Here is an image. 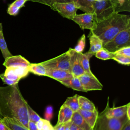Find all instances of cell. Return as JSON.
<instances>
[{
  "mask_svg": "<svg viewBox=\"0 0 130 130\" xmlns=\"http://www.w3.org/2000/svg\"><path fill=\"white\" fill-rule=\"evenodd\" d=\"M27 105L18 84L0 86V113L3 117L14 118L28 128L29 118Z\"/></svg>",
  "mask_w": 130,
  "mask_h": 130,
  "instance_id": "obj_1",
  "label": "cell"
},
{
  "mask_svg": "<svg viewBox=\"0 0 130 130\" xmlns=\"http://www.w3.org/2000/svg\"><path fill=\"white\" fill-rule=\"evenodd\" d=\"M129 26V16L115 13L109 18L98 23L92 32L102 40L104 46L120 31Z\"/></svg>",
  "mask_w": 130,
  "mask_h": 130,
  "instance_id": "obj_2",
  "label": "cell"
},
{
  "mask_svg": "<svg viewBox=\"0 0 130 130\" xmlns=\"http://www.w3.org/2000/svg\"><path fill=\"white\" fill-rule=\"evenodd\" d=\"M129 120L126 116L121 118H109L99 114L93 130H122Z\"/></svg>",
  "mask_w": 130,
  "mask_h": 130,
  "instance_id": "obj_3",
  "label": "cell"
},
{
  "mask_svg": "<svg viewBox=\"0 0 130 130\" xmlns=\"http://www.w3.org/2000/svg\"><path fill=\"white\" fill-rule=\"evenodd\" d=\"M130 46V26L120 31L111 40L103 46V48L111 52H115L118 50Z\"/></svg>",
  "mask_w": 130,
  "mask_h": 130,
  "instance_id": "obj_4",
  "label": "cell"
},
{
  "mask_svg": "<svg viewBox=\"0 0 130 130\" xmlns=\"http://www.w3.org/2000/svg\"><path fill=\"white\" fill-rule=\"evenodd\" d=\"M29 73L28 68L7 67L4 73L0 74V78L5 84L13 86L17 84L19 80L26 77Z\"/></svg>",
  "mask_w": 130,
  "mask_h": 130,
  "instance_id": "obj_5",
  "label": "cell"
},
{
  "mask_svg": "<svg viewBox=\"0 0 130 130\" xmlns=\"http://www.w3.org/2000/svg\"><path fill=\"white\" fill-rule=\"evenodd\" d=\"M94 13L98 23L102 22L114 15L115 7L111 0H95Z\"/></svg>",
  "mask_w": 130,
  "mask_h": 130,
  "instance_id": "obj_6",
  "label": "cell"
},
{
  "mask_svg": "<svg viewBox=\"0 0 130 130\" xmlns=\"http://www.w3.org/2000/svg\"><path fill=\"white\" fill-rule=\"evenodd\" d=\"M41 63L47 70H61L70 72V57L68 51L57 57L42 62Z\"/></svg>",
  "mask_w": 130,
  "mask_h": 130,
  "instance_id": "obj_7",
  "label": "cell"
},
{
  "mask_svg": "<svg viewBox=\"0 0 130 130\" xmlns=\"http://www.w3.org/2000/svg\"><path fill=\"white\" fill-rule=\"evenodd\" d=\"M82 29L93 30L96 27L98 22L94 13H83L76 14L72 19Z\"/></svg>",
  "mask_w": 130,
  "mask_h": 130,
  "instance_id": "obj_8",
  "label": "cell"
},
{
  "mask_svg": "<svg viewBox=\"0 0 130 130\" xmlns=\"http://www.w3.org/2000/svg\"><path fill=\"white\" fill-rule=\"evenodd\" d=\"M68 52L70 57V72L73 76L79 77L85 73L81 64L82 53H78L72 48H69Z\"/></svg>",
  "mask_w": 130,
  "mask_h": 130,
  "instance_id": "obj_9",
  "label": "cell"
},
{
  "mask_svg": "<svg viewBox=\"0 0 130 130\" xmlns=\"http://www.w3.org/2000/svg\"><path fill=\"white\" fill-rule=\"evenodd\" d=\"M51 8L58 12L62 17L71 20L77 14L78 10L73 2L56 3L53 4Z\"/></svg>",
  "mask_w": 130,
  "mask_h": 130,
  "instance_id": "obj_10",
  "label": "cell"
},
{
  "mask_svg": "<svg viewBox=\"0 0 130 130\" xmlns=\"http://www.w3.org/2000/svg\"><path fill=\"white\" fill-rule=\"evenodd\" d=\"M79 79L85 92L91 90H101L103 85L94 75L84 73L79 76Z\"/></svg>",
  "mask_w": 130,
  "mask_h": 130,
  "instance_id": "obj_11",
  "label": "cell"
},
{
  "mask_svg": "<svg viewBox=\"0 0 130 130\" xmlns=\"http://www.w3.org/2000/svg\"><path fill=\"white\" fill-rule=\"evenodd\" d=\"M127 107V104L126 105L117 107H113L111 108L109 106V101L108 99V102L106 107L101 113L109 118H121L126 116Z\"/></svg>",
  "mask_w": 130,
  "mask_h": 130,
  "instance_id": "obj_12",
  "label": "cell"
},
{
  "mask_svg": "<svg viewBox=\"0 0 130 130\" xmlns=\"http://www.w3.org/2000/svg\"><path fill=\"white\" fill-rule=\"evenodd\" d=\"M30 62L26 60L24 57L18 55L16 56H12L6 59L3 65L7 67H13V68H27Z\"/></svg>",
  "mask_w": 130,
  "mask_h": 130,
  "instance_id": "obj_13",
  "label": "cell"
},
{
  "mask_svg": "<svg viewBox=\"0 0 130 130\" xmlns=\"http://www.w3.org/2000/svg\"><path fill=\"white\" fill-rule=\"evenodd\" d=\"M73 111L67 106L63 104L59 111L58 120L56 124L66 123L71 121Z\"/></svg>",
  "mask_w": 130,
  "mask_h": 130,
  "instance_id": "obj_14",
  "label": "cell"
},
{
  "mask_svg": "<svg viewBox=\"0 0 130 130\" xmlns=\"http://www.w3.org/2000/svg\"><path fill=\"white\" fill-rule=\"evenodd\" d=\"M95 0H73L77 9H80L85 13H94V4Z\"/></svg>",
  "mask_w": 130,
  "mask_h": 130,
  "instance_id": "obj_15",
  "label": "cell"
},
{
  "mask_svg": "<svg viewBox=\"0 0 130 130\" xmlns=\"http://www.w3.org/2000/svg\"><path fill=\"white\" fill-rule=\"evenodd\" d=\"M88 37L90 42V48L88 52L95 54L96 52L103 48V41L91 30H90Z\"/></svg>",
  "mask_w": 130,
  "mask_h": 130,
  "instance_id": "obj_16",
  "label": "cell"
},
{
  "mask_svg": "<svg viewBox=\"0 0 130 130\" xmlns=\"http://www.w3.org/2000/svg\"><path fill=\"white\" fill-rule=\"evenodd\" d=\"M46 76L55 79L58 82L73 77L71 73L68 71L61 70H47Z\"/></svg>",
  "mask_w": 130,
  "mask_h": 130,
  "instance_id": "obj_17",
  "label": "cell"
},
{
  "mask_svg": "<svg viewBox=\"0 0 130 130\" xmlns=\"http://www.w3.org/2000/svg\"><path fill=\"white\" fill-rule=\"evenodd\" d=\"M78 112L93 130L99 115L98 110H96L93 111H89L79 109Z\"/></svg>",
  "mask_w": 130,
  "mask_h": 130,
  "instance_id": "obj_18",
  "label": "cell"
},
{
  "mask_svg": "<svg viewBox=\"0 0 130 130\" xmlns=\"http://www.w3.org/2000/svg\"><path fill=\"white\" fill-rule=\"evenodd\" d=\"M59 82L64 86L74 90L85 92L78 77L73 76L71 78H68Z\"/></svg>",
  "mask_w": 130,
  "mask_h": 130,
  "instance_id": "obj_19",
  "label": "cell"
},
{
  "mask_svg": "<svg viewBox=\"0 0 130 130\" xmlns=\"http://www.w3.org/2000/svg\"><path fill=\"white\" fill-rule=\"evenodd\" d=\"M3 121L10 130H29L18 120L12 118L3 117Z\"/></svg>",
  "mask_w": 130,
  "mask_h": 130,
  "instance_id": "obj_20",
  "label": "cell"
},
{
  "mask_svg": "<svg viewBox=\"0 0 130 130\" xmlns=\"http://www.w3.org/2000/svg\"><path fill=\"white\" fill-rule=\"evenodd\" d=\"M71 122L83 130H92L78 111L73 113Z\"/></svg>",
  "mask_w": 130,
  "mask_h": 130,
  "instance_id": "obj_21",
  "label": "cell"
},
{
  "mask_svg": "<svg viewBox=\"0 0 130 130\" xmlns=\"http://www.w3.org/2000/svg\"><path fill=\"white\" fill-rule=\"evenodd\" d=\"M78 103L79 109L89 111H93L96 110L94 104L85 96L79 95Z\"/></svg>",
  "mask_w": 130,
  "mask_h": 130,
  "instance_id": "obj_22",
  "label": "cell"
},
{
  "mask_svg": "<svg viewBox=\"0 0 130 130\" xmlns=\"http://www.w3.org/2000/svg\"><path fill=\"white\" fill-rule=\"evenodd\" d=\"M0 49L3 56L5 59L12 56V54L8 48L6 42L5 40L3 31V25L1 23H0Z\"/></svg>",
  "mask_w": 130,
  "mask_h": 130,
  "instance_id": "obj_23",
  "label": "cell"
},
{
  "mask_svg": "<svg viewBox=\"0 0 130 130\" xmlns=\"http://www.w3.org/2000/svg\"><path fill=\"white\" fill-rule=\"evenodd\" d=\"M115 7V13L130 10V0H114L113 2Z\"/></svg>",
  "mask_w": 130,
  "mask_h": 130,
  "instance_id": "obj_24",
  "label": "cell"
},
{
  "mask_svg": "<svg viewBox=\"0 0 130 130\" xmlns=\"http://www.w3.org/2000/svg\"><path fill=\"white\" fill-rule=\"evenodd\" d=\"M94 55V54L89 53L88 52L84 54L82 53L81 64H82V68L85 73L92 76H94V74L92 73L90 68L89 60L90 58Z\"/></svg>",
  "mask_w": 130,
  "mask_h": 130,
  "instance_id": "obj_25",
  "label": "cell"
},
{
  "mask_svg": "<svg viewBox=\"0 0 130 130\" xmlns=\"http://www.w3.org/2000/svg\"><path fill=\"white\" fill-rule=\"evenodd\" d=\"M29 72L32 73L35 75L38 76H46L47 70L41 63H30L28 67Z\"/></svg>",
  "mask_w": 130,
  "mask_h": 130,
  "instance_id": "obj_26",
  "label": "cell"
},
{
  "mask_svg": "<svg viewBox=\"0 0 130 130\" xmlns=\"http://www.w3.org/2000/svg\"><path fill=\"white\" fill-rule=\"evenodd\" d=\"M79 95L75 94L74 96L68 97L63 104L69 107L73 112H77L79 110V106L78 103Z\"/></svg>",
  "mask_w": 130,
  "mask_h": 130,
  "instance_id": "obj_27",
  "label": "cell"
},
{
  "mask_svg": "<svg viewBox=\"0 0 130 130\" xmlns=\"http://www.w3.org/2000/svg\"><path fill=\"white\" fill-rule=\"evenodd\" d=\"M115 55V53L111 52L104 48H103L102 49L96 52L94 54L96 57L102 60H108L113 59Z\"/></svg>",
  "mask_w": 130,
  "mask_h": 130,
  "instance_id": "obj_28",
  "label": "cell"
},
{
  "mask_svg": "<svg viewBox=\"0 0 130 130\" xmlns=\"http://www.w3.org/2000/svg\"><path fill=\"white\" fill-rule=\"evenodd\" d=\"M112 59L116 60L118 63L122 64L129 66L130 63V57H127L123 55L115 54Z\"/></svg>",
  "mask_w": 130,
  "mask_h": 130,
  "instance_id": "obj_29",
  "label": "cell"
},
{
  "mask_svg": "<svg viewBox=\"0 0 130 130\" xmlns=\"http://www.w3.org/2000/svg\"><path fill=\"white\" fill-rule=\"evenodd\" d=\"M27 111H28V116L29 120L33 121L36 123L38 121H39L41 117L40 116L30 107V106L27 104Z\"/></svg>",
  "mask_w": 130,
  "mask_h": 130,
  "instance_id": "obj_30",
  "label": "cell"
},
{
  "mask_svg": "<svg viewBox=\"0 0 130 130\" xmlns=\"http://www.w3.org/2000/svg\"><path fill=\"white\" fill-rule=\"evenodd\" d=\"M85 42H86V39H85V35L83 34L78 42V44L75 46V48L74 49L75 51L78 53H82L84 50L85 46Z\"/></svg>",
  "mask_w": 130,
  "mask_h": 130,
  "instance_id": "obj_31",
  "label": "cell"
},
{
  "mask_svg": "<svg viewBox=\"0 0 130 130\" xmlns=\"http://www.w3.org/2000/svg\"><path fill=\"white\" fill-rule=\"evenodd\" d=\"M73 0H33L32 2L39 3L49 6L50 8L53 4L56 3H67L71 2Z\"/></svg>",
  "mask_w": 130,
  "mask_h": 130,
  "instance_id": "obj_32",
  "label": "cell"
},
{
  "mask_svg": "<svg viewBox=\"0 0 130 130\" xmlns=\"http://www.w3.org/2000/svg\"><path fill=\"white\" fill-rule=\"evenodd\" d=\"M53 107L50 105L48 106L45 109V112L44 114L45 119L50 121L52 119L53 117Z\"/></svg>",
  "mask_w": 130,
  "mask_h": 130,
  "instance_id": "obj_33",
  "label": "cell"
},
{
  "mask_svg": "<svg viewBox=\"0 0 130 130\" xmlns=\"http://www.w3.org/2000/svg\"><path fill=\"white\" fill-rule=\"evenodd\" d=\"M114 53L116 54L123 55L127 57H130V46L123 47L118 50Z\"/></svg>",
  "mask_w": 130,
  "mask_h": 130,
  "instance_id": "obj_34",
  "label": "cell"
},
{
  "mask_svg": "<svg viewBox=\"0 0 130 130\" xmlns=\"http://www.w3.org/2000/svg\"><path fill=\"white\" fill-rule=\"evenodd\" d=\"M19 10H20V9L19 8L15 6L14 5H13L11 4L9 5V6L8 8L7 13L10 15L15 16L18 14V13L19 11Z\"/></svg>",
  "mask_w": 130,
  "mask_h": 130,
  "instance_id": "obj_35",
  "label": "cell"
},
{
  "mask_svg": "<svg viewBox=\"0 0 130 130\" xmlns=\"http://www.w3.org/2000/svg\"><path fill=\"white\" fill-rule=\"evenodd\" d=\"M53 126L50 123V121L44 119L42 130H51Z\"/></svg>",
  "mask_w": 130,
  "mask_h": 130,
  "instance_id": "obj_36",
  "label": "cell"
},
{
  "mask_svg": "<svg viewBox=\"0 0 130 130\" xmlns=\"http://www.w3.org/2000/svg\"><path fill=\"white\" fill-rule=\"evenodd\" d=\"M26 2V0H16L13 3H12V4L20 9L24 6V4Z\"/></svg>",
  "mask_w": 130,
  "mask_h": 130,
  "instance_id": "obj_37",
  "label": "cell"
},
{
  "mask_svg": "<svg viewBox=\"0 0 130 130\" xmlns=\"http://www.w3.org/2000/svg\"><path fill=\"white\" fill-rule=\"evenodd\" d=\"M28 128L29 130H38L36 123L33 121L29 120L28 123Z\"/></svg>",
  "mask_w": 130,
  "mask_h": 130,
  "instance_id": "obj_38",
  "label": "cell"
},
{
  "mask_svg": "<svg viewBox=\"0 0 130 130\" xmlns=\"http://www.w3.org/2000/svg\"><path fill=\"white\" fill-rule=\"evenodd\" d=\"M44 119L41 118L36 123L38 130H42L43 123H44Z\"/></svg>",
  "mask_w": 130,
  "mask_h": 130,
  "instance_id": "obj_39",
  "label": "cell"
},
{
  "mask_svg": "<svg viewBox=\"0 0 130 130\" xmlns=\"http://www.w3.org/2000/svg\"><path fill=\"white\" fill-rule=\"evenodd\" d=\"M0 130H10L4 123L2 118H0Z\"/></svg>",
  "mask_w": 130,
  "mask_h": 130,
  "instance_id": "obj_40",
  "label": "cell"
},
{
  "mask_svg": "<svg viewBox=\"0 0 130 130\" xmlns=\"http://www.w3.org/2000/svg\"><path fill=\"white\" fill-rule=\"evenodd\" d=\"M65 127V123L59 124H56L55 126L53 127L54 130H64Z\"/></svg>",
  "mask_w": 130,
  "mask_h": 130,
  "instance_id": "obj_41",
  "label": "cell"
},
{
  "mask_svg": "<svg viewBox=\"0 0 130 130\" xmlns=\"http://www.w3.org/2000/svg\"><path fill=\"white\" fill-rule=\"evenodd\" d=\"M70 130H83V129L80 127H79V126L76 125L72 122H71V124L70 125Z\"/></svg>",
  "mask_w": 130,
  "mask_h": 130,
  "instance_id": "obj_42",
  "label": "cell"
},
{
  "mask_svg": "<svg viewBox=\"0 0 130 130\" xmlns=\"http://www.w3.org/2000/svg\"><path fill=\"white\" fill-rule=\"evenodd\" d=\"M126 116L127 118L130 120V103H128L127 104V107L126 109Z\"/></svg>",
  "mask_w": 130,
  "mask_h": 130,
  "instance_id": "obj_43",
  "label": "cell"
},
{
  "mask_svg": "<svg viewBox=\"0 0 130 130\" xmlns=\"http://www.w3.org/2000/svg\"><path fill=\"white\" fill-rule=\"evenodd\" d=\"M122 130H130V120L127 121Z\"/></svg>",
  "mask_w": 130,
  "mask_h": 130,
  "instance_id": "obj_44",
  "label": "cell"
},
{
  "mask_svg": "<svg viewBox=\"0 0 130 130\" xmlns=\"http://www.w3.org/2000/svg\"><path fill=\"white\" fill-rule=\"evenodd\" d=\"M71 121L67 122L65 123V127H64V130H70V125L71 124Z\"/></svg>",
  "mask_w": 130,
  "mask_h": 130,
  "instance_id": "obj_45",
  "label": "cell"
},
{
  "mask_svg": "<svg viewBox=\"0 0 130 130\" xmlns=\"http://www.w3.org/2000/svg\"><path fill=\"white\" fill-rule=\"evenodd\" d=\"M0 118H3V117H2V116L1 114V113H0Z\"/></svg>",
  "mask_w": 130,
  "mask_h": 130,
  "instance_id": "obj_46",
  "label": "cell"
},
{
  "mask_svg": "<svg viewBox=\"0 0 130 130\" xmlns=\"http://www.w3.org/2000/svg\"><path fill=\"white\" fill-rule=\"evenodd\" d=\"M51 130H54V128H53H53H52V129H51Z\"/></svg>",
  "mask_w": 130,
  "mask_h": 130,
  "instance_id": "obj_47",
  "label": "cell"
},
{
  "mask_svg": "<svg viewBox=\"0 0 130 130\" xmlns=\"http://www.w3.org/2000/svg\"><path fill=\"white\" fill-rule=\"evenodd\" d=\"M26 1H32L33 0H26Z\"/></svg>",
  "mask_w": 130,
  "mask_h": 130,
  "instance_id": "obj_48",
  "label": "cell"
},
{
  "mask_svg": "<svg viewBox=\"0 0 130 130\" xmlns=\"http://www.w3.org/2000/svg\"><path fill=\"white\" fill-rule=\"evenodd\" d=\"M111 1L113 2V1H114V0H111Z\"/></svg>",
  "mask_w": 130,
  "mask_h": 130,
  "instance_id": "obj_49",
  "label": "cell"
}]
</instances>
